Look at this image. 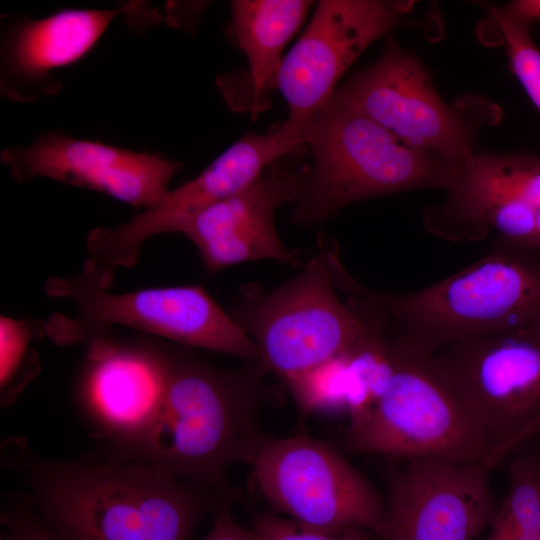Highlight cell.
<instances>
[{
	"label": "cell",
	"instance_id": "4",
	"mask_svg": "<svg viewBox=\"0 0 540 540\" xmlns=\"http://www.w3.org/2000/svg\"><path fill=\"white\" fill-rule=\"evenodd\" d=\"M308 166L292 220L311 225L354 202L447 186L456 162L409 146L334 96L303 133Z\"/></svg>",
	"mask_w": 540,
	"mask_h": 540
},
{
	"label": "cell",
	"instance_id": "11",
	"mask_svg": "<svg viewBox=\"0 0 540 540\" xmlns=\"http://www.w3.org/2000/svg\"><path fill=\"white\" fill-rule=\"evenodd\" d=\"M424 228L449 241H501L540 252V157L478 153L457 163Z\"/></svg>",
	"mask_w": 540,
	"mask_h": 540
},
{
	"label": "cell",
	"instance_id": "20",
	"mask_svg": "<svg viewBox=\"0 0 540 540\" xmlns=\"http://www.w3.org/2000/svg\"><path fill=\"white\" fill-rule=\"evenodd\" d=\"M365 326V335L344 354L346 412L349 416L347 432L359 428L371 415L393 370L387 340L373 328Z\"/></svg>",
	"mask_w": 540,
	"mask_h": 540
},
{
	"label": "cell",
	"instance_id": "8",
	"mask_svg": "<svg viewBox=\"0 0 540 540\" xmlns=\"http://www.w3.org/2000/svg\"><path fill=\"white\" fill-rule=\"evenodd\" d=\"M382 336L390 347L392 374L368 419L347 432L349 447L405 460L484 462V440L432 354Z\"/></svg>",
	"mask_w": 540,
	"mask_h": 540
},
{
	"label": "cell",
	"instance_id": "14",
	"mask_svg": "<svg viewBox=\"0 0 540 540\" xmlns=\"http://www.w3.org/2000/svg\"><path fill=\"white\" fill-rule=\"evenodd\" d=\"M406 461L389 482L385 540H473L490 528L498 505L484 462Z\"/></svg>",
	"mask_w": 540,
	"mask_h": 540
},
{
	"label": "cell",
	"instance_id": "27",
	"mask_svg": "<svg viewBox=\"0 0 540 540\" xmlns=\"http://www.w3.org/2000/svg\"><path fill=\"white\" fill-rule=\"evenodd\" d=\"M9 525L19 540H68L53 527H44L27 518H10Z\"/></svg>",
	"mask_w": 540,
	"mask_h": 540
},
{
	"label": "cell",
	"instance_id": "23",
	"mask_svg": "<svg viewBox=\"0 0 540 540\" xmlns=\"http://www.w3.org/2000/svg\"><path fill=\"white\" fill-rule=\"evenodd\" d=\"M42 333V323L24 319L0 318V388L2 404L14 400L37 374L39 361L31 348L32 336Z\"/></svg>",
	"mask_w": 540,
	"mask_h": 540
},
{
	"label": "cell",
	"instance_id": "29",
	"mask_svg": "<svg viewBox=\"0 0 540 540\" xmlns=\"http://www.w3.org/2000/svg\"><path fill=\"white\" fill-rule=\"evenodd\" d=\"M509 540H540V533L530 534V535H521V536L511 538Z\"/></svg>",
	"mask_w": 540,
	"mask_h": 540
},
{
	"label": "cell",
	"instance_id": "24",
	"mask_svg": "<svg viewBox=\"0 0 540 540\" xmlns=\"http://www.w3.org/2000/svg\"><path fill=\"white\" fill-rule=\"evenodd\" d=\"M286 386L302 414L346 411L344 355L307 370Z\"/></svg>",
	"mask_w": 540,
	"mask_h": 540
},
{
	"label": "cell",
	"instance_id": "9",
	"mask_svg": "<svg viewBox=\"0 0 540 540\" xmlns=\"http://www.w3.org/2000/svg\"><path fill=\"white\" fill-rule=\"evenodd\" d=\"M333 96L409 146L456 163L474 154L478 130L500 118L499 108L479 97L446 103L422 62L390 34L381 56L338 85Z\"/></svg>",
	"mask_w": 540,
	"mask_h": 540
},
{
	"label": "cell",
	"instance_id": "17",
	"mask_svg": "<svg viewBox=\"0 0 540 540\" xmlns=\"http://www.w3.org/2000/svg\"><path fill=\"white\" fill-rule=\"evenodd\" d=\"M86 345L84 404L102 434L125 451L144 433L159 407L164 386L161 343L124 342L106 334Z\"/></svg>",
	"mask_w": 540,
	"mask_h": 540
},
{
	"label": "cell",
	"instance_id": "10",
	"mask_svg": "<svg viewBox=\"0 0 540 540\" xmlns=\"http://www.w3.org/2000/svg\"><path fill=\"white\" fill-rule=\"evenodd\" d=\"M257 487L270 505L308 527H360L385 540V503L336 449L306 435L266 439L253 461Z\"/></svg>",
	"mask_w": 540,
	"mask_h": 540
},
{
	"label": "cell",
	"instance_id": "22",
	"mask_svg": "<svg viewBox=\"0 0 540 540\" xmlns=\"http://www.w3.org/2000/svg\"><path fill=\"white\" fill-rule=\"evenodd\" d=\"M479 34L488 43L504 46L511 71L540 112V50L531 38L530 27L490 7L489 17L480 24Z\"/></svg>",
	"mask_w": 540,
	"mask_h": 540
},
{
	"label": "cell",
	"instance_id": "3",
	"mask_svg": "<svg viewBox=\"0 0 540 540\" xmlns=\"http://www.w3.org/2000/svg\"><path fill=\"white\" fill-rule=\"evenodd\" d=\"M40 463L41 504L68 540H189L202 509L183 480L136 457Z\"/></svg>",
	"mask_w": 540,
	"mask_h": 540
},
{
	"label": "cell",
	"instance_id": "18",
	"mask_svg": "<svg viewBox=\"0 0 540 540\" xmlns=\"http://www.w3.org/2000/svg\"><path fill=\"white\" fill-rule=\"evenodd\" d=\"M130 8L65 9L13 23L1 42L2 95L11 101L29 102L58 93L62 84L53 72L83 58L113 19Z\"/></svg>",
	"mask_w": 540,
	"mask_h": 540
},
{
	"label": "cell",
	"instance_id": "16",
	"mask_svg": "<svg viewBox=\"0 0 540 540\" xmlns=\"http://www.w3.org/2000/svg\"><path fill=\"white\" fill-rule=\"evenodd\" d=\"M307 169L290 170L275 163L249 187L199 211L176 232L195 245L211 273L259 260L296 267L298 259L282 242L274 216L281 205L296 202Z\"/></svg>",
	"mask_w": 540,
	"mask_h": 540
},
{
	"label": "cell",
	"instance_id": "25",
	"mask_svg": "<svg viewBox=\"0 0 540 540\" xmlns=\"http://www.w3.org/2000/svg\"><path fill=\"white\" fill-rule=\"evenodd\" d=\"M251 530L255 540H382L373 532L360 527L319 529L275 514L260 516Z\"/></svg>",
	"mask_w": 540,
	"mask_h": 540
},
{
	"label": "cell",
	"instance_id": "30",
	"mask_svg": "<svg viewBox=\"0 0 540 540\" xmlns=\"http://www.w3.org/2000/svg\"><path fill=\"white\" fill-rule=\"evenodd\" d=\"M1 540H19L16 535L12 534L11 537L3 538L1 537Z\"/></svg>",
	"mask_w": 540,
	"mask_h": 540
},
{
	"label": "cell",
	"instance_id": "1",
	"mask_svg": "<svg viewBox=\"0 0 540 540\" xmlns=\"http://www.w3.org/2000/svg\"><path fill=\"white\" fill-rule=\"evenodd\" d=\"M501 241L465 269L420 290L384 292L355 279L340 254L329 258L335 287L366 325L433 354L453 343L512 329L540 317V264Z\"/></svg>",
	"mask_w": 540,
	"mask_h": 540
},
{
	"label": "cell",
	"instance_id": "6",
	"mask_svg": "<svg viewBox=\"0 0 540 540\" xmlns=\"http://www.w3.org/2000/svg\"><path fill=\"white\" fill-rule=\"evenodd\" d=\"M432 357L480 432L490 469L540 432V317Z\"/></svg>",
	"mask_w": 540,
	"mask_h": 540
},
{
	"label": "cell",
	"instance_id": "21",
	"mask_svg": "<svg viewBox=\"0 0 540 540\" xmlns=\"http://www.w3.org/2000/svg\"><path fill=\"white\" fill-rule=\"evenodd\" d=\"M508 483L486 540L540 533V455L514 458L508 468Z\"/></svg>",
	"mask_w": 540,
	"mask_h": 540
},
{
	"label": "cell",
	"instance_id": "12",
	"mask_svg": "<svg viewBox=\"0 0 540 540\" xmlns=\"http://www.w3.org/2000/svg\"><path fill=\"white\" fill-rule=\"evenodd\" d=\"M406 0H321L301 37L283 57L275 89L287 102L286 123L305 130L333 97L338 82L374 41L399 26Z\"/></svg>",
	"mask_w": 540,
	"mask_h": 540
},
{
	"label": "cell",
	"instance_id": "7",
	"mask_svg": "<svg viewBox=\"0 0 540 540\" xmlns=\"http://www.w3.org/2000/svg\"><path fill=\"white\" fill-rule=\"evenodd\" d=\"M337 291L324 249L277 288L245 290L231 316L255 343L259 364L287 384L344 355L365 335L366 326Z\"/></svg>",
	"mask_w": 540,
	"mask_h": 540
},
{
	"label": "cell",
	"instance_id": "26",
	"mask_svg": "<svg viewBox=\"0 0 540 540\" xmlns=\"http://www.w3.org/2000/svg\"><path fill=\"white\" fill-rule=\"evenodd\" d=\"M201 540H255L252 530L238 524L228 507L219 508L210 531Z\"/></svg>",
	"mask_w": 540,
	"mask_h": 540
},
{
	"label": "cell",
	"instance_id": "28",
	"mask_svg": "<svg viewBox=\"0 0 540 540\" xmlns=\"http://www.w3.org/2000/svg\"><path fill=\"white\" fill-rule=\"evenodd\" d=\"M496 9L504 17L529 27L540 21V0H515Z\"/></svg>",
	"mask_w": 540,
	"mask_h": 540
},
{
	"label": "cell",
	"instance_id": "19",
	"mask_svg": "<svg viewBox=\"0 0 540 540\" xmlns=\"http://www.w3.org/2000/svg\"><path fill=\"white\" fill-rule=\"evenodd\" d=\"M312 1H231L230 32L245 53L253 89V110H261L275 89L285 45L297 32Z\"/></svg>",
	"mask_w": 540,
	"mask_h": 540
},
{
	"label": "cell",
	"instance_id": "15",
	"mask_svg": "<svg viewBox=\"0 0 540 540\" xmlns=\"http://www.w3.org/2000/svg\"><path fill=\"white\" fill-rule=\"evenodd\" d=\"M2 164L18 182L37 177L102 192L137 208L159 203L181 163L59 132H45L28 145L3 149Z\"/></svg>",
	"mask_w": 540,
	"mask_h": 540
},
{
	"label": "cell",
	"instance_id": "13",
	"mask_svg": "<svg viewBox=\"0 0 540 540\" xmlns=\"http://www.w3.org/2000/svg\"><path fill=\"white\" fill-rule=\"evenodd\" d=\"M301 146L303 131L286 122L266 134L247 132L194 179L169 190L156 205L120 225L102 226L97 232L100 252L117 267H134L146 241L176 232L199 211L243 191L279 159Z\"/></svg>",
	"mask_w": 540,
	"mask_h": 540
},
{
	"label": "cell",
	"instance_id": "2",
	"mask_svg": "<svg viewBox=\"0 0 540 540\" xmlns=\"http://www.w3.org/2000/svg\"><path fill=\"white\" fill-rule=\"evenodd\" d=\"M164 386L144 433L124 451L172 476L223 490L232 464L252 463L266 439L256 372L220 369L161 344Z\"/></svg>",
	"mask_w": 540,
	"mask_h": 540
},
{
	"label": "cell",
	"instance_id": "5",
	"mask_svg": "<svg viewBox=\"0 0 540 540\" xmlns=\"http://www.w3.org/2000/svg\"><path fill=\"white\" fill-rule=\"evenodd\" d=\"M114 270L88 258L81 271L50 277L45 294L69 300L74 315L54 313L42 322L43 336L59 346L87 344L114 325L153 334L186 347H199L259 361L252 339L200 286L146 288L115 293Z\"/></svg>",
	"mask_w": 540,
	"mask_h": 540
}]
</instances>
